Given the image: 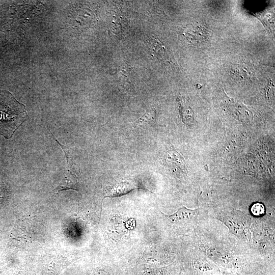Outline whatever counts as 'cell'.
I'll return each instance as SVG.
<instances>
[{
    "label": "cell",
    "instance_id": "obj_1",
    "mask_svg": "<svg viewBox=\"0 0 275 275\" xmlns=\"http://www.w3.org/2000/svg\"><path fill=\"white\" fill-rule=\"evenodd\" d=\"M24 106L8 92L0 90V133L11 138L26 116Z\"/></svg>",
    "mask_w": 275,
    "mask_h": 275
},
{
    "label": "cell",
    "instance_id": "obj_2",
    "mask_svg": "<svg viewBox=\"0 0 275 275\" xmlns=\"http://www.w3.org/2000/svg\"><path fill=\"white\" fill-rule=\"evenodd\" d=\"M197 209H189L184 206L179 208L175 212L171 214H164V216L171 222L176 224H185L191 221L196 216Z\"/></svg>",
    "mask_w": 275,
    "mask_h": 275
},
{
    "label": "cell",
    "instance_id": "obj_3",
    "mask_svg": "<svg viewBox=\"0 0 275 275\" xmlns=\"http://www.w3.org/2000/svg\"><path fill=\"white\" fill-rule=\"evenodd\" d=\"M68 189L78 190L77 179L76 176L71 173L63 178L56 188V190L58 192Z\"/></svg>",
    "mask_w": 275,
    "mask_h": 275
},
{
    "label": "cell",
    "instance_id": "obj_4",
    "mask_svg": "<svg viewBox=\"0 0 275 275\" xmlns=\"http://www.w3.org/2000/svg\"><path fill=\"white\" fill-rule=\"evenodd\" d=\"M134 189L133 186L128 183H121L117 184L112 189L109 196H118L126 194Z\"/></svg>",
    "mask_w": 275,
    "mask_h": 275
},
{
    "label": "cell",
    "instance_id": "obj_5",
    "mask_svg": "<svg viewBox=\"0 0 275 275\" xmlns=\"http://www.w3.org/2000/svg\"><path fill=\"white\" fill-rule=\"evenodd\" d=\"M252 213L255 216H259L265 213L264 206L260 203H256L253 205L251 208Z\"/></svg>",
    "mask_w": 275,
    "mask_h": 275
}]
</instances>
